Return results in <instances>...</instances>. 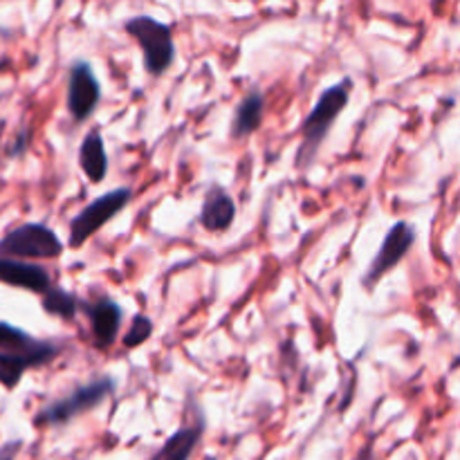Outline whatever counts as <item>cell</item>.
Returning a JSON list of instances; mask_svg holds the SVG:
<instances>
[{
  "mask_svg": "<svg viewBox=\"0 0 460 460\" xmlns=\"http://www.w3.org/2000/svg\"><path fill=\"white\" fill-rule=\"evenodd\" d=\"M416 227H413L411 223H407V220H398V223L386 232L380 250H377V254L373 256V261L368 263L367 274H364L362 279V286L373 290L386 274L394 272V270L407 259L411 247L416 245Z\"/></svg>",
  "mask_w": 460,
  "mask_h": 460,
  "instance_id": "cell-7",
  "label": "cell"
},
{
  "mask_svg": "<svg viewBox=\"0 0 460 460\" xmlns=\"http://www.w3.org/2000/svg\"><path fill=\"white\" fill-rule=\"evenodd\" d=\"M40 305H43L45 313L63 319V322H75L76 313H79V299H76V295L63 290L57 283L40 296Z\"/></svg>",
  "mask_w": 460,
  "mask_h": 460,
  "instance_id": "cell-15",
  "label": "cell"
},
{
  "mask_svg": "<svg viewBox=\"0 0 460 460\" xmlns=\"http://www.w3.org/2000/svg\"><path fill=\"white\" fill-rule=\"evenodd\" d=\"M153 331H155V326H153V322L146 314H135V317L130 319L128 328H126L124 337H121V344L128 350L137 349V346L146 344V341L151 340Z\"/></svg>",
  "mask_w": 460,
  "mask_h": 460,
  "instance_id": "cell-16",
  "label": "cell"
},
{
  "mask_svg": "<svg viewBox=\"0 0 460 460\" xmlns=\"http://www.w3.org/2000/svg\"><path fill=\"white\" fill-rule=\"evenodd\" d=\"M27 137H30V130H21V137H18L16 142H13V146L9 148L7 155L9 157L22 155V153H25V148H27Z\"/></svg>",
  "mask_w": 460,
  "mask_h": 460,
  "instance_id": "cell-18",
  "label": "cell"
},
{
  "mask_svg": "<svg viewBox=\"0 0 460 460\" xmlns=\"http://www.w3.org/2000/svg\"><path fill=\"white\" fill-rule=\"evenodd\" d=\"M79 166L85 178L93 184H99L108 175V153L102 133L97 128L90 130L79 146Z\"/></svg>",
  "mask_w": 460,
  "mask_h": 460,
  "instance_id": "cell-14",
  "label": "cell"
},
{
  "mask_svg": "<svg viewBox=\"0 0 460 460\" xmlns=\"http://www.w3.org/2000/svg\"><path fill=\"white\" fill-rule=\"evenodd\" d=\"M22 447V440H12V443L3 445L0 447V460H13L18 456V452H21Z\"/></svg>",
  "mask_w": 460,
  "mask_h": 460,
  "instance_id": "cell-17",
  "label": "cell"
},
{
  "mask_svg": "<svg viewBox=\"0 0 460 460\" xmlns=\"http://www.w3.org/2000/svg\"><path fill=\"white\" fill-rule=\"evenodd\" d=\"M117 382L111 376L97 377V380L88 382V385L76 386L75 391H70L63 398L52 400L49 404H45L34 418L36 427H63L67 422H72L75 418L84 416V413L93 411L99 404L106 402L111 395H115Z\"/></svg>",
  "mask_w": 460,
  "mask_h": 460,
  "instance_id": "cell-4",
  "label": "cell"
},
{
  "mask_svg": "<svg viewBox=\"0 0 460 460\" xmlns=\"http://www.w3.org/2000/svg\"><path fill=\"white\" fill-rule=\"evenodd\" d=\"M79 310L90 319L94 349L108 350L115 346L121 331V317H124L119 305L108 296H102L97 301H79Z\"/></svg>",
  "mask_w": 460,
  "mask_h": 460,
  "instance_id": "cell-9",
  "label": "cell"
},
{
  "mask_svg": "<svg viewBox=\"0 0 460 460\" xmlns=\"http://www.w3.org/2000/svg\"><path fill=\"white\" fill-rule=\"evenodd\" d=\"M102 102V84L94 75L93 66L84 58L67 67V93L66 106L75 124H84L97 111Z\"/></svg>",
  "mask_w": 460,
  "mask_h": 460,
  "instance_id": "cell-8",
  "label": "cell"
},
{
  "mask_svg": "<svg viewBox=\"0 0 460 460\" xmlns=\"http://www.w3.org/2000/svg\"><path fill=\"white\" fill-rule=\"evenodd\" d=\"M124 30L142 49L144 70L151 76L166 75L175 63V40L171 27L157 18L139 13L124 22Z\"/></svg>",
  "mask_w": 460,
  "mask_h": 460,
  "instance_id": "cell-3",
  "label": "cell"
},
{
  "mask_svg": "<svg viewBox=\"0 0 460 460\" xmlns=\"http://www.w3.org/2000/svg\"><path fill=\"white\" fill-rule=\"evenodd\" d=\"M0 283L43 296L54 286V279L43 265L0 256Z\"/></svg>",
  "mask_w": 460,
  "mask_h": 460,
  "instance_id": "cell-11",
  "label": "cell"
},
{
  "mask_svg": "<svg viewBox=\"0 0 460 460\" xmlns=\"http://www.w3.org/2000/svg\"><path fill=\"white\" fill-rule=\"evenodd\" d=\"M350 90H353V81L344 79L340 84H332L319 94V99L314 102L313 111L305 115V119L301 121V144L299 151L295 155V166L299 171H308L310 166L317 160L319 151H322L323 142L331 135L332 124L340 119L341 112L346 111L350 99Z\"/></svg>",
  "mask_w": 460,
  "mask_h": 460,
  "instance_id": "cell-2",
  "label": "cell"
},
{
  "mask_svg": "<svg viewBox=\"0 0 460 460\" xmlns=\"http://www.w3.org/2000/svg\"><path fill=\"white\" fill-rule=\"evenodd\" d=\"M187 407L191 409L189 422H184L175 434H171L169 438H166V443L148 460H191L193 452L198 449L202 434H205L207 429V420L205 416H202V409L198 407L196 400L189 398Z\"/></svg>",
  "mask_w": 460,
  "mask_h": 460,
  "instance_id": "cell-10",
  "label": "cell"
},
{
  "mask_svg": "<svg viewBox=\"0 0 460 460\" xmlns=\"http://www.w3.org/2000/svg\"><path fill=\"white\" fill-rule=\"evenodd\" d=\"M61 350L63 346L57 340H39L12 323L0 322V386L13 391L27 371L52 364Z\"/></svg>",
  "mask_w": 460,
  "mask_h": 460,
  "instance_id": "cell-1",
  "label": "cell"
},
{
  "mask_svg": "<svg viewBox=\"0 0 460 460\" xmlns=\"http://www.w3.org/2000/svg\"><path fill=\"white\" fill-rule=\"evenodd\" d=\"M236 211V200L232 198V193L220 184H211L202 200L198 223L209 234H225L232 229Z\"/></svg>",
  "mask_w": 460,
  "mask_h": 460,
  "instance_id": "cell-12",
  "label": "cell"
},
{
  "mask_svg": "<svg viewBox=\"0 0 460 460\" xmlns=\"http://www.w3.org/2000/svg\"><path fill=\"white\" fill-rule=\"evenodd\" d=\"M265 117V94L261 90L252 88L247 90L236 103L232 115V124H229V137L234 142H243V139L252 137L256 130L263 126Z\"/></svg>",
  "mask_w": 460,
  "mask_h": 460,
  "instance_id": "cell-13",
  "label": "cell"
},
{
  "mask_svg": "<svg viewBox=\"0 0 460 460\" xmlns=\"http://www.w3.org/2000/svg\"><path fill=\"white\" fill-rule=\"evenodd\" d=\"M66 252L61 238L43 223H25L13 227L0 238V256L18 261L58 259Z\"/></svg>",
  "mask_w": 460,
  "mask_h": 460,
  "instance_id": "cell-6",
  "label": "cell"
},
{
  "mask_svg": "<svg viewBox=\"0 0 460 460\" xmlns=\"http://www.w3.org/2000/svg\"><path fill=\"white\" fill-rule=\"evenodd\" d=\"M130 200H133V189L117 187L88 202L79 214L72 216L70 225H67V247L70 250L84 247L103 225H108L117 214H121L130 205Z\"/></svg>",
  "mask_w": 460,
  "mask_h": 460,
  "instance_id": "cell-5",
  "label": "cell"
}]
</instances>
